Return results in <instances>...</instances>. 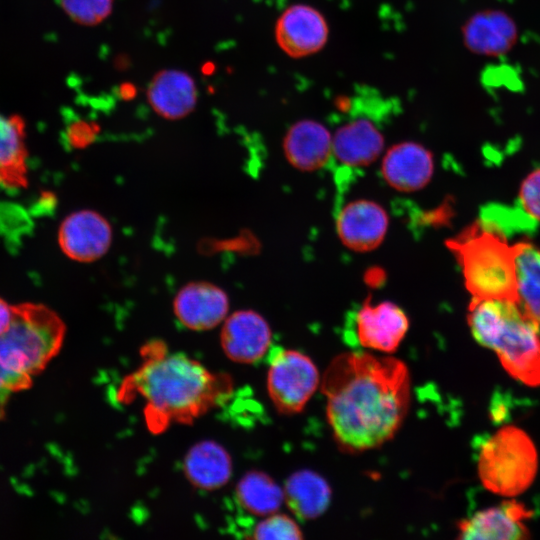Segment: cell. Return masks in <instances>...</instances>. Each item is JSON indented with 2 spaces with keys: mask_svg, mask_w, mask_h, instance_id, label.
I'll return each instance as SVG.
<instances>
[{
  "mask_svg": "<svg viewBox=\"0 0 540 540\" xmlns=\"http://www.w3.org/2000/svg\"><path fill=\"white\" fill-rule=\"evenodd\" d=\"M321 388L334 439L348 452L374 449L389 441L410 406L409 369L392 356L342 353L327 367Z\"/></svg>",
  "mask_w": 540,
  "mask_h": 540,
  "instance_id": "obj_1",
  "label": "cell"
},
{
  "mask_svg": "<svg viewBox=\"0 0 540 540\" xmlns=\"http://www.w3.org/2000/svg\"><path fill=\"white\" fill-rule=\"evenodd\" d=\"M142 362L119 388L124 402L139 397L147 428L154 434L172 424H190L224 403L233 383L225 373L211 372L182 353H170L162 343L147 344Z\"/></svg>",
  "mask_w": 540,
  "mask_h": 540,
  "instance_id": "obj_2",
  "label": "cell"
},
{
  "mask_svg": "<svg viewBox=\"0 0 540 540\" xmlns=\"http://www.w3.org/2000/svg\"><path fill=\"white\" fill-rule=\"evenodd\" d=\"M65 335V323L47 306H13L12 321L0 336V420L11 396L29 389L59 354Z\"/></svg>",
  "mask_w": 540,
  "mask_h": 540,
  "instance_id": "obj_3",
  "label": "cell"
},
{
  "mask_svg": "<svg viewBox=\"0 0 540 540\" xmlns=\"http://www.w3.org/2000/svg\"><path fill=\"white\" fill-rule=\"evenodd\" d=\"M467 320L474 339L493 350L514 379L540 386V327L517 302L471 300Z\"/></svg>",
  "mask_w": 540,
  "mask_h": 540,
  "instance_id": "obj_4",
  "label": "cell"
},
{
  "mask_svg": "<svg viewBox=\"0 0 540 540\" xmlns=\"http://www.w3.org/2000/svg\"><path fill=\"white\" fill-rule=\"evenodd\" d=\"M446 245L460 264L471 300L517 302L515 248L501 232L477 221Z\"/></svg>",
  "mask_w": 540,
  "mask_h": 540,
  "instance_id": "obj_5",
  "label": "cell"
},
{
  "mask_svg": "<svg viewBox=\"0 0 540 540\" xmlns=\"http://www.w3.org/2000/svg\"><path fill=\"white\" fill-rule=\"evenodd\" d=\"M538 456L531 438L520 428L504 426L479 444L477 469L486 489L516 496L533 482Z\"/></svg>",
  "mask_w": 540,
  "mask_h": 540,
  "instance_id": "obj_6",
  "label": "cell"
},
{
  "mask_svg": "<svg viewBox=\"0 0 540 540\" xmlns=\"http://www.w3.org/2000/svg\"><path fill=\"white\" fill-rule=\"evenodd\" d=\"M269 356L267 390L273 405L282 414L301 412L319 386L317 367L296 350L273 349Z\"/></svg>",
  "mask_w": 540,
  "mask_h": 540,
  "instance_id": "obj_7",
  "label": "cell"
},
{
  "mask_svg": "<svg viewBox=\"0 0 540 540\" xmlns=\"http://www.w3.org/2000/svg\"><path fill=\"white\" fill-rule=\"evenodd\" d=\"M274 36L277 46L287 56L305 58L324 48L329 38V25L317 8L296 3L278 16Z\"/></svg>",
  "mask_w": 540,
  "mask_h": 540,
  "instance_id": "obj_8",
  "label": "cell"
},
{
  "mask_svg": "<svg viewBox=\"0 0 540 540\" xmlns=\"http://www.w3.org/2000/svg\"><path fill=\"white\" fill-rule=\"evenodd\" d=\"M350 323L359 346L383 353L396 351L409 328L405 312L389 301H366L353 313Z\"/></svg>",
  "mask_w": 540,
  "mask_h": 540,
  "instance_id": "obj_9",
  "label": "cell"
},
{
  "mask_svg": "<svg viewBox=\"0 0 540 540\" xmlns=\"http://www.w3.org/2000/svg\"><path fill=\"white\" fill-rule=\"evenodd\" d=\"M112 228L107 219L93 210L68 215L60 225L58 242L62 252L78 262L100 259L112 243Z\"/></svg>",
  "mask_w": 540,
  "mask_h": 540,
  "instance_id": "obj_10",
  "label": "cell"
},
{
  "mask_svg": "<svg viewBox=\"0 0 540 540\" xmlns=\"http://www.w3.org/2000/svg\"><path fill=\"white\" fill-rule=\"evenodd\" d=\"M532 516L523 503L506 500L475 512L457 524L458 538L476 540H523L531 537L525 522Z\"/></svg>",
  "mask_w": 540,
  "mask_h": 540,
  "instance_id": "obj_11",
  "label": "cell"
},
{
  "mask_svg": "<svg viewBox=\"0 0 540 540\" xmlns=\"http://www.w3.org/2000/svg\"><path fill=\"white\" fill-rule=\"evenodd\" d=\"M272 333L268 322L253 310H238L222 323L220 344L233 362L252 364L265 356L271 346Z\"/></svg>",
  "mask_w": 540,
  "mask_h": 540,
  "instance_id": "obj_12",
  "label": "cell"
},
{
  "mask_svg": "<svg viewBox=\"0 0 540 540\" xmlns=\"http://www.w3.org/2000/svg\"><path fill=\"white\" fill-rule=\"evenodd\" d=\"M229 299L219 286L192 282L183 286L173 301V312L181 325L192 331H206L222 324L228 316Z\"/></svg>",
  "mask_w": 540,
  "mask_h": 540,
  "instance_id": "obj_13",
  "label": "cell"
},
{
  "mask_svg": "<svg viewBox=\"0 0 540 540\" xmlns=\"http://www.w3.org/2000/svg\"><path fill=\"white\" fill-rule=\"evenodd\" d=\"M336 228L346 247L356 252H368L377 248L385 238L388 216L377 203L356 200L340 209Z\"/></svg>",
  "mask_w": 540,
  "mask_h": 540,
  "instance_id": "obj_14",
  "label": "cell"
},
{
  "mask_svg": "<svg viewBox=\"0 0 540 540\" xmlns=\"http://www.w3.org/2000/svg\"><path fill=\"white\" fill-rule=\"evenodd\" d=\"M462 38L470 52L499 57L515 46L518 29L513 18L506 12L486 9L467 19L462 26Z\"/></svg>",
  "mask_w": 540,
  "mask_h": 540,
  "instance_id": "obj_15",
  "label": "cell"
},
{
  "mask_svg": "<svg viewBox=\"0 0 540 540\" xmlns=\"http://www.w3.org/2000/svg\"><path fill=\"white\" fill-rule=\"evenodd\" d=\"M381 172L392 188L402 192L417 191L425 187L433 175V156L419 143L400 142L385 153Z\"/></svg>",
  "mask_w": 540,
  "mask_h": 540,
  "instance_id": "obj_16",
  "label": "cell"
},
{
  "mask_svg": "<svg viewBox=\"0 0 540 540\" xmlns=\"http://www.w3.org/2000/svg\"><path fill=\"white\" fill-rule=\"evenodd\" d=\"M147 101L153 111L168 120L188 116L196 107L198 90L194 78L175 68L163 69L150 80Z\"/></svg>",
  "mask_w": 540,
  "mask_h": 540,
  "instance_id": "obj_17",
  "label": "cell"
},
{
  "mask_svg": "<svg viewBox=\"0 0 540 540\" xmlns=\"http://www.w3.org/2000/svg\"><path fill=\"white\" fill-rule=\"evenodd\" d=\"M286 159L302 171H314L333 156L332 135L320 122L302 119L287 130L283 140Z\"/></svg>",
  "mask_w": 540,
  "mask_h": 540,
  "instance_id": "obj_18",
  "label": "cell"
},
{
  "mask_svg": "<svg viewBox=\"0 0 540 540\" xmlns=\"http://www.w3.org/2000/svg\"><path fill=\"white\" fill-rule=\"evenodd\" d=\"M333 156L344 166L363 167L374 162L384 148L379 128L367 118H357L340 126L332 135Z\"/></svg>",
  "mask_w": 540,
  "mask_h": 540,
  "instance_id": "obj_19",
  "label": "cell"
},
{
  "mask_svg": "<svg viewBox=\"0 0 540 540\" xmlns=\"http://www.w3.org/2000/svg\"><path fill=\"white\" fill-rule=\"evenodd\" d=\"M232 459L219 443L203 440L194 444L183 460V471L188 481L204 491L217 490L232 476Z\"/></svg>",
  "mask_w": 540,
  "mask_h": 540,
  "instance_id": "obj_20",
  "label": "cell"
},
{
  "mask_svg": "<svg viewBox=\"0 0 540 540\" xmlns=\"http://www.w3.org/2000/svg\"><path fill=\"white\" fill-rule=\"evenodd\" d=\"M25 124L20 116L0 113V185L19 189L27 186Z\"/></svg>",
  "mask_w": 540,
  "mask_h": 540,
  "instance_id": "obj_21",
  "label": "cell"
},
{
  "mask_svg": "<svg viewBox=\"0 0 540 540\" xmlns=\"http://www.w3.org/2000/svg\"><path fill=\"white\" fill-rule=\"evenodd\" d=\"M284 501L290 511L301 520L321 516L331 501L327 481L311 470H299L289 476L284 485Z\"/></svg>",
  "mask_w": 540,
  "mask_h": 540,
  "instance_id": "obj_22",
  "label": "cell"
},
{
  "mask_svg": "<svg viewBox=\"0 0 540 540\" xmlns=\"http://www.w3.org/2000/svg\"><path fill=\"white\" fill-rule=\"evenodd\" d=\"M517 303L540 327V249L530 242L514 244Z\"/></svg>",
  "mask_w": 540,
  "mask_h": 540,
  "instance_id": "obj_23",
  "label": "cell"
},
{
  "mask_svg": "<svg viewBox=\"0 0 540 540\" xmlns=\"http://www.w3.org/2000/svg\"><path fill=\"white\" fill-rule=\"evenodd\" d=\"M235 495L238 504L257 517L277 513L284 501L283 489L269 475L257 470L243 475L237 483Z\"/></svg>",
  "mask_w": 540,
  "mask_h": 540,
  "instance_id": "obj_24",
  "label": "cell"
},
{
  "mask_svg": "<svg viewBox=\"0 0 540 540\" xmlns=\"http://www.w3.org/2000/svg\"><path fill=\"white\" fill-rule=\"evenodd\" d=\"M60 5L71 20L91 27L99 25L110 16L114 0H60Z\"/></svg>",
  "mask_w": 540,
  "mask_h": 540,
  "instance_id": "obj_25",
  "label": "cell"
},
{
  "mask_svg": "<svg viewBox=\"0 0 540 540\" xmlns=\"http://www.w3.org/2000/svg\"><path fill=\"white\" fill-rule=\"evenodd\" d=\"M251 538L264 540H298L302 531L296 521L284 514L274 513L264 517L253 529Z\"/></svg>",
  "mask_w": 540,
  "mask_h": 540,
  "instance_id": "obj_26",
  "label": "cell"
},
{
  "mask_svg": "<svg viewBox=\"0 0 540 540\" xmlns=\"http://www.w3.org/2000/svg\"><path fill=\"white\" fill-rule=\"evenodd\" d=\"M519 200L524 212L533 220L540 221V169L531 172L523 180Z\"/></svg>",
  "mask_w": 540,
  "mask_h": 540,
  "instance_id": "obj_27",
  "label": "cell"
},
{
  "mask_svg": "<svg viewBox=\"0 0 540 540\" xmlns=\"http://www.w3.org/2000/svg\"><path fill=\"white\" fill-rule=\"evenodd\" d=\"M13 317V306L0 298V336L8 329Z\"/></svg>",
  "mask_w": 540,
  "mask_h": 540,
  "instance_id": "obj_28",
  "label": "cell"
}]
</instances>
